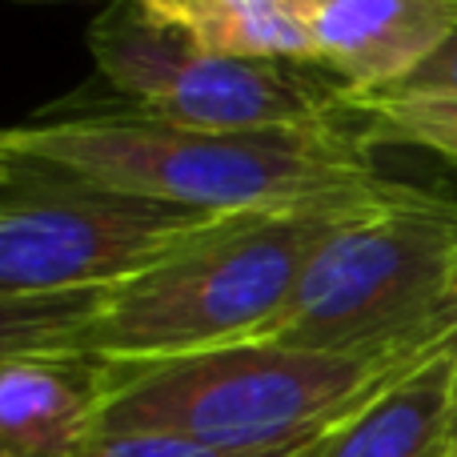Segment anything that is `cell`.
<instances>
[{"label": "cell", "mask_w": 457, "mask_h": 457, "mask_svg": "<svg viewBox=\"0 0 457 457\" xmlns=\"http://www.w3.org/2000/svg\"><path fill=\"white\" fill-rule=\"evenodd\" d=\"M4 141L48 181L213 217L357 205L402 185L378 173L349 117L325 129L197 133L125 109L16 125Z\"/></svg>", "instance_id": "6da1fadb"}, {"label": "cell", "mask_w": 457, "mask_h": 457, "mask_svg": "<svg viewBox=\"0 0 457 457\" xmlns=\"http://www.w3.org/2000/svg\"><path fill=\"white\" fill-rule=\"evenodd\" d=\"M457 337L378 349H297L273 341L149 365L104 361L96 434H173L225 453H297L345 426Z\"/></svg>", "instance_id": "7a4b0ae2"}, {"label": "cell", "mask_w": 457, "mask_h": 457, "mask_svg": "<svg viewBox=\"0 0 457 457\" xmlns=\"http://www.w3.org/2000/svg\"><path fill=\"white\" fill-rule=\"evenodd\" d=\"M397 189L357 205L225 217L112 285L72 349L109 365H149L257 341L313 253Z\"/></svg>", "instance_id": "3957f363"}, {"label": "cell", "mask_w": 457, "mask_h": 457, "mask_svg": "<svg viewBox=\"0 0 457 457\" xmlns=\"http://www.w3.org/2000/svg\"><path fill=\"white\" fill-rule=\"evenodd\" d=\"M457 329V197L402 185L341 225L257 341L378 349Z\"/></svg>", "instance_id": "277c9868"}, {"label": "cell", "mask_w": 457, "mask_h": 457, "mask_svg": "<svg viewBox=\"0 0 457 457\" xmlns=\"http://www.w3.org/2000/svg\"><path fill=\"white\" fill-rule=\"evenodd\" d=\"M96 72L133 112L197 133L325 129L345 120V88L321 69L205 53L141 0H112L88 29Z\"/></svg>", "instance_id": "5b68a950"}, {"label": "cell", "mask_w": 457, "mask_h": 457, "mask_svg": "<svg viewBox=\"0 0 457 457\" xmlns=\"http://www.w3.org/2000/svg\"><path fill=\"white\" fill-rule=\"evenodd\" d=\"M225 217L53 181L0 201V301L109 289Z\"/></svg>", "instance_id": "8992f818"}, {"label": "cell", "mask_w": 457, "mask_h": 457, "mask_svg": "<svg viewBox=\"0 0 457 457\" xmlns=\"http://www.w3.org/2000/svg\"><path fill=\"white\" fill-rule=\"evenodd\" d=\"M313 69L349 93H394L457 37V0H297Z\"/></svg>", "instance_id": "52a82bcc"}, {"label": "cell", "mask_w": 457, "mask_h": 457, "mask_svg": "<svg viewBox=\"0 0 457 457\" xmlns=\"http://www.w3.org/2000/svg\"><path fill=\"white\" fill-rule=\"evenodd\" d=\"M104 361L32 353L0 365V457H77L96 434Z\"/></svg>", "instance_id": "ba28073f"}, {"label": "cell", "mask_w": 457, "mask_h": 457, "mask_svg": "<svg viewBox=\"0 0 457 457\" xmlns=\"http://www.w3.org/2000/svg\"><path fill=\"white\" fill-rule=\"evenodd\" d=\"M457 434V337L325 434L305 457H445Z\"/></svg>", "instance_id": "9c48e42d"}, {"label": "cell", "mask_w": 457, "mask_h": 457, "mask_svg": "<svg viewBox=\"0 0 457 457\" xmlns=\"http://www.w3.org/2000/svg\"><path fill=\"white\" fill-rule=\"evenodd\" d=\"M193 37L205 53L228 61L309 64L313 40L297 0H141Z\"/></svg>", "instance_id": "30bf717a"}, {"label": "cell", "mask_w": 457, "mask_h": 457, "mask_svg": "<svg viewBox=\"0 0 457 457\" xmlns=\"http://www.w3.org/2000/svg\"><path fill=\"white\" fill-rule=\"evenodd\" d=\"M345 117L365 149H421L457 165V96L345 88Z\"/></svg>", "instance_id": "8fae6325"}, {"label": "cell", "mask_w": 457, "mask_h": 457, "mask_svg": "<svg viewBox=\"0 0 457 457\" xmlns=\"http://www.w3.org/2000/svg\"><path fill=\"white\" fill-rule=\"evenodd\" d=\"M109 289H80L37 301H0V365L32 353H69L80 329L93 321L101 301L109 297Z\"/></svg>", "instance_id": "7c38bea8"}, {"label": "cell", "mask_w": 457, "mask_h": 457, "mask_svg": "<svg viewBox=\"0 0 457 457\" xmlns=\"http://www.w3.org/2000/svg\"><path fill=\"white\" fill-rule=\"evenodd\" d=\"M313 450V445H309ZM309 450L297 453H225L197 445L189 437L173 434H93L80 445L77 457H305Z\"/></svg>", "instance_id": "4fadbf2b"}, {"label": "cell", "mask_w": 457, "mask_h": 457, "mask_svg": "<svg viewBox=\"0 0 457 457\" xmlns=\"http://www.w3.org/2000/svg\"><path fill=\"white\" fill-rule=\"evenodd\" d=\"M394 93H421V96H457V37L434 61H426L405 85H397Z\"/></svg>", "instance_id": "5bb4252c"}, {"label": "cell", "mask_w": 457, "mask_h": 457, "mask_svg": "<svg viewBox=\"0 0 457 457\" xmlns=\"http://www.w3.org/2000/svg\"><path fill=\"white\" fill-rule=\"evenodd\" d=\"M24 181H29V185H40V189H45V185H53L45 173H37L32 165H24V161L16 157L12 149H8L4 129H0V189H12V185H24Z\"/></svg>", "instance_id": "9a60e30c"}, {"label": "cell", "mask_w": 457, "mask_h": 457, "mask_svg": "<svg viewBox=\"0 0 457 457\" xmlns=\"http://www.w3.org/2000/svg\"><path fill=\"white\" fill-rule=\"evenodd\" d=\"M445 457H457V434H453V442H450V450H445Z\"/></svg>", "instance_id": "2e32d148"}, {"label": "cell", "mask_w": 457, "mask_h": 457, "mask_svg": "<svg viewBox=\"0 0 457 457\" xmlns=\"http://www.w3.org/2000/svg\"><path fill=\"white\" fill-rule=\"evenodd\" d=\"M109 4H112V0H109Z\"/></svg>", "instance_id": "e0dca14e"}]
</instances>
